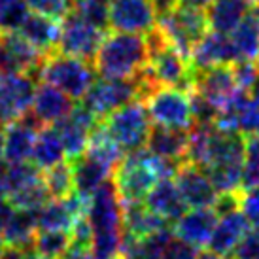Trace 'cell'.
I'll use <instances>...</instances> for the list:
<instances>
[{"mask_svg":"<svg viewBox=\"0 0 259 259\" xmlns=\"http://www.w3.org/2000/svg\"><path fill=\"white\" fill-rule=\"evenodd\" d=\"M178 2H180V6H186V8L206 10V8H208L212 2H216V0H178Z\"/></svg>","mask_w":259,"mask_h":259,"instance_id":"cell-46","label":"cell"},{"mask_svg":"<svg viewBox=\"0 0 259 259\" xmlns=\"http://www.w3.org/2000/svg\"><path fill=\"white\" fill-rule=\"evenodd\" d=\"M155 27L161 30L166 42L186 57L191 55L195 46L208 32L204 10H193V8H186L180 4L168 14L157 17Z\"/></svg>","mask_w":259,"mask_h":259,"instance_id":"cell-7","label":"cell"},{"mask_svg":"<svg viewBox=\"0 0 259 259\" xmlns=\"http://www.w3.org/2000/svg\"><path fill=\"white\" fill-rule=\"evenodd\" d=\"M246 138L244 166H242V189L259 187V137Z\"/></svg>","mask_w":259,"mask_h":259,"instance_id":"cell-37","label":"cell"},{"mask_svg":"<svg viewBox=\"0 0 259 259\" xmlns=\"http://www.w3.org/2000/svg\"><path fill=\"white\" fill-rule=\"evenodd\" d=\"M189 91L199 93L206 101L216 104L220 110L240 93L231 72V66H212V68H201V70L193 68V81Z\"/></svg>","mask_w":259,"mask_h":259,"instance_id":"cell-14","label":"cell"},{"mask_svg":"<svg viewBox=\"0 0 259 259\" xmlns=\"http://www.w3.org/2000/svg\"><path fill=\"white\" fill-rule=\"evenodd\" d=\"M44 178V172L38 168L34 163H14V165L6 166V172L0 178L4 187H6V193L12 195L15 191H21L25 187L32 186Z\"/></svg>","mask_w":259,"mask_h":259,"instance_id":"cell-32","label":"cell"},{"mask_svg":"<svg viewBox=\"0 0 259 259\" xmlns=\"http://www.w3.org/2000/svg\"><path fill=\"white\" fill-rule=\"evenodd\" d=\"M231 72H233V78L237 81L238 89L244 91V93H250L253 83L259 78V61L238 59L231 65Z\"/></svg>","mask_w":259,"mask_h":259,"instance_id":"cell-38","label":"cell"},{"mask_svg":"<svg viewBox=\"0 0 259 259\" xmlns=\"http://www.w3.org/2000/svg\"><path fill=\"white\" fill-rule=\"evenodd\" d=\"M63 159H65V146H63V140L59 137L57 129L53 125L42 127L36 135L30 161L44 172L51 166L63 163Z\"/></svg>","mask_w":259,"mask_h":259,"instance_id":"cell-29","label":"cell"},{"mask_svg":"<svg viewBox=\"0 0 259 259\" xmlns=\"http://www.w3.org/2000/svg\"><path fill=\"white\" fill-rule=\"evenodd\" d=\"M252 4L248 0H216L206 10V23L208 29L220 34H231L237 29L240 21L250 12Z\"/></svg>","mask_w":259,"mask_h":259,"instance_id":"cell-25","label":"cell"},{"mask_svg":"<svg viewBox=\"0 0 259 259\" xmlns=\"http://www.w3.org/2000/svg\"><path fill=\"white\" fill-rule=\"evenodd\" d=\"M12 210L10 202H8V193H6V187L0 180V237H2V225H4V220H6L8 212Z\"/></svg>","mask_w":259,"mask_h":259,"instance_id":"cell-44","label":"cell"},{"mask_svg":"<svg viewBox=\"0 0 259 259\" xmlns=\"http://www.w3.org/2000/svg\"><path fill=\"white\" fill-rule=\"evenodd\" d=\"M29 15L25 0H0V32H12L21 27Z\"/></svg>","mask_w":259,"mask_h":259,"instance_id":"cell-36","label":"cell"},{"mask_svg":"<svg viewBox=\"0 0 259 259\" xmlns=\"http://www.w3.org/2000/svg\"><path fill=\"white\" fill-rule=\"evenodd\" d=\"M72 165V174H74V191L89 201L91 195L101 187L102 182H106L112 178V170L106 165H102L101 161H97L95 157L83 153L79 159L70 161Z\"/></svg>","mask_w":259,"mask_h":259,"instance_id":"cell-24","label":"cell"},{"mask_svg":"<svg viewBox=\"0 0 259 259\" xmlns=\"http://www.w3.org/2000/svg\"><path fill=\"white\" fill-rule=\"evenodd\" d=\"M30 46H34L42 55H50L59 50V38H61V21L40 14H29L17 29Z\"/></svg>","mask_w":259,"mask_h":259,"instance_id":"cell-21","label":"cell"},{"mask_svg":"<svg viewBox=\"0 0 259 259\" xmlns=\"http://www.w3.org/2000/svg\"><path fill=\"white\" fill-rule=\"evenodd\" d=\"M146 150L151 151L166 161L174 163H186V151H187V131L186 129H166L153 125L148 137Z\"/></svg>","mask_w":259,"mask_h":259,"instance_id":"cell-23","label":"cell"},{"mask_svg":"<svg viewBox=\"0 0 259 259\" xmlns=\"http://www.w3.org/2000/svg\"><path fill=\"white\" fill-rule=\"evenodd\" d=\"M44 184L48 187L51 199L70 197L74 193V174L70 161H63V163L44 170Z\"/></svg>","mask_w":259,"mask_h":259,"instance_id":"cell-33","label":"cell"},{"mask_svg":"<svg viewBox=\"0 0 259 259\" xmlns=\"http://www.w3.org/2000/svg\"><path fill=\"white\" fill-rule=\"evenodd\" d=\"M197 257H199V248H195L189 242L174 237V235L166 242L163 255H161V259H197Z\"/></svg>","mask_w":259,"mask_h":259,"instance_id":"cell-42","label":"cell"},{"mask_svg":"<svg viewBox=\"0 0 259 259\" xmlns=\"http://www.w3.org/2000/svg\"><path fill=\"white\" fill-rule=\"evenodd\" d=\"M248 229H250V223L246 222V218L242 216L240 210H233L229 214L220 216L216 229L208 240L210 252L229 257L238 242L242 240V237L248 233Z\"/></svg>","mask_w":259,"mask_h":259,"instance_id":"cell-22","label":"cell"},{"mask_svg":"<svg viewBox=\"0 0 259 259\" xmlns=\"http://www.w3.org/2000/svg\"><path fill=\"white\" fill-rule=\"evenodd\" d=\"M172 229H163L159 233H153L150 237L137 238L133 235L123 233L121 250H119V257L121 259H161L163 250H165L166 242L172 238Z\"/></svg>","mask_w":259,"mask_h":259,"instance_id":"cell-28","label":"cell"},{"mask_svg":"<svg viewBox=\"0 0 259 259\" xmlns=\"http://www.w3.org/2000/svg\"><path fill=\"white\" fill-rule=\"evenodd\" d=\"M238 59H259V6H252L237 29L229 34Z\"/></svg>","mask_w":259,"mask_h":259,"instance_id":"cell-30","label":"cell"},{"mask_svg":"<svg viewBox=\"0 0 259 259\" xmlns=\"http://www.w3.org/2000/svg\"><path fill=\"white\" fill-rule=\"evenodd\" d=\"M104 36H106L104 30L89 25L87 21L79 19L78 15L70 12L61 21L59 51L91 63L95 55H97L99 48H101Z\"/></svg>","mask_w":259,"mask_h":259,"instance_id":"cell-11","label":"cell"},{"mask_svg":"<svg viewBox=\"0 0 259 259\" xmlns=\"http://www.w3.org/2000/svg\"><path fill=\"white\" fill-rule=\"evenodd\" d=\"M231 259H259V227L248 229L229 255Z\"/></svg>","mask_w":259,"mask_h":259,"instance_id":"cell-41","label":"cell"},{"mask_svg":"<svg viewBox=\"0 0 259 259\" xmlns=\"http://www.w3.org/2000/svg\"><path fill=\"white\" fill-rule=\"evenodd\" d=\"M97 121L99 119L95 117V114H91L79 102V104L74 106L72 112L66 115V117H63L61 121H57L53 125L57 129L61 140H63L65 155L68 161H76V159H79L85 153L91 131L95 129Z\"/></svg>","mask_w":259,"mask_h":259,"instance_id":"cell-13","label":"cell"},{"mask_svg":"<svg viewBox=\"0 0 259 259\" xmlns=\"http://www.w3.org/2000/svg\"><path fill=\"white\" fill-rule=\"evenodd\" d=\"M48 201H51V195L48 191V187L44 184V178L32 186L25 187L21 191H15V193L8 195V202L10 206L21 210H40Z\"/></svg>","mask_w":259,"mask_h":259,"instance_id":"cell-35","label":"cell"},{"mask_svg":"<svg viewBox=\"0 0 259 259\" xmlns=\"http://www.w3.org/2000/svg\"><path fill=\"white\" fill-rule=\"evenodd\" d=\"M74 106L76 104H74L72 99L63 93L61 89L50 85L46 81H40L36 85V93H34V101H32V106H30L32 108L30 114L46 127V125H55L63 117H66L72 112Z\"/></svg>","mask_w":259,"mask_h":259,"instance_id":"cell-20","label":"cell"},{"mask_svg":"<svg viewBox=\"0 0 259 259\" xmlns=\"http://www.w3.org/2000/svg\"><path fill=\"white\" fill-rule=\"evenodd\" d=\"M0 259H38L32 246L19 248V246H4L0 250Z\"/></svg>","mask_w":259,"mask_h":259,"instance_id":"cell-43","label":"cell"},{"mask_svg":"<svg viewBox=\"0 0 259 259\" xmlns=\"http://www.w3.org/2000/svg\"><path fill=\"white\" fill-rule=\"evenodd\" d=\"M220 216L214 208H191L174 223V237L189 242L195 248L208 246Z\"/></svg>","mask_w":259,"mask_h":259,"instance_id":"cell-18","label":"cell"},{"mask_svg":"<svg viewBox=\"0 0 259 259\" xmlns=\"http://www.w3.org/2000/svg\"><path fill=\"white\" fill-rule=\"evenodd\" d=\"M38 79L29 74L0 76V129L21 119L30 112Z\"/></svg>","mask_w":259,"mask_h":259,"instance_id":"cell-9","label":"cell"},{"mask_svg":"<svg viewBox=\"0 0 259 259\" xmlns=\"http://www.w3.org/2000/svg\"><path fill=\"white\" fill-rule=\"evenodd\" d=\"M42 127V123L30 112L23 115L21 119L14 121L12 125H8L4 131V159H6L8 165L30 161L36 135Z\"/></svg>","mask_w":259,"mask_h":259,"instance_id":"cell-16","label":"cell"},{"mask_svg":"<svg viewBox=\"0 0 259 259\" xmlns=\"http://www.w3.org/2000/svg\"><path fill=\"white\" fill-rule=\"evenodd\" d=\"M70 12L78 15L79 19L87 21L89 25L104 30V32L110 27V0H72Z\"/></svg>","mask_w":259,"mask_h":259,"instance_id":"cell-34","label":"cell"},{"mask_svg":"<svg viewBox=\"0 0 259 259\" xmlns=\"http://www.w3.org/2000/svg\"><path fill=\"white\" fill-rule=\"evenodd\" d=\"M146 44L150 50V61L146 68L153 81L157 85L180 87L189 91L193 81V66L189 57L174 50L157 27L146 34Z\"/></svg>","mask_w":259,"mask_h":259,"instance_id":"cell-4","label":"cell"},{"mask_svg":"<svg viewBox=\"0 0 259 259\" xmlns=\"http://www.w3.org/2000/svg\"><path fill=\"white\" fill-rule=\"evenodd\" d=\"M117 259H121V257H117Z\"/></svg>","mask_w":259,"mask_h":259,"instance_id":"cell-51","label":"cell"},{"mask_svg":"<svg viewBox=\"0 0 259 259\" xmlns=\"http://www.w3.org/2000/svg\"><path fill=\"white\" fill-rule=\"evenodd\" d=\"M6 159H4V129H0V178L6 172Z\"/></svg>","mask_w":259,"mask_h":259,"instance_id":"cell-47","label":"cell"},{"mask_svg":"<svg viewBox=\"0 0 259 259\" xmlns=\"http://www.w3.org/2000/svg\"><path fill=\"white\" fill-rule=\"evenodd\" d=\"M36 231V210H21L12 206L2 225V242L4 246L27 248L32 246Z\"/></svg>","mask_w":259,"mask_h":259,"instance_id":"cell-26","label":"cell"},{"mask_svg":"<svg viewBox=\"0 0 259 259\" xmlns=\"http://www.w3.org/2000/svg\"><path fill=\"white\" fill-rule=\"evenodd\" d=\"M114 142L125 153L144 150L151 131V119L142 101H135L99 119Z\"/></svg>","mask_w":259,"mask_h":259,"instance_id":"cell-6","label":"cell"},{"mask_svg":"<svg viewBox=\"0 0 259 259\" xmlns=\"http://www.w3.org/2000/svg\"><path fill=\"white\" fill-rule=\"evenodd\" d=\"M250 95H252L253 99H257V101H259V78H257V81L253 83V87H252V91H250Z\"/></svg>","mask_w":259,"mask_h":259,"instance_id":"cell-49","label":"cell"},{"mask_svg":"<svg viewBox=\"0 0 259 259\" xmlns=\"http://www.w3.org/2000/svg\"><path fill=\"white\" fill-rule=\"evenodd\" d=\"M174 182L180 189L187 208H214L220 193L201 166L191 165L187 161L182 163L174 174Z\"/></svg>","mask_w":259,"mask_h":259,"instance_id":"cell-15","label":"cell"},{"mask_svg":"<svg viewBox=\"0 0 259 259\" xmlns=\"http://www.w3.org/2000/svg\"><path fill=\"white\" fill-rule=\"evenodd\" d=\"M197 259H231V257H225V255H220V253H214L206 250V252H199V257Z\"/></svg>","mask_w":259,"mask_h":259,"instance_id":"cell-48","label":"cell"},{"mask_svg":"<svg viewBox=\"0 0 259 259\" xmlns=\"http://www.w3.org/2000/svg\"><path fill=\"white\" fill-rule=\"evenodd\" d=\"M146 110L153 125L166 129H189L193 125L189 93L180 87H157L146 99Z\"/></svg>","mask_w":259,"mask_h":259,"instance_id":"cell-8","label":"cell"},{"mask_svg":"<svg viewBox=\"0 0 259 259\" xmlns=\"http://www.w3.org/2000/svg\"><path fill=\"white\" fill-rule=\"evenodd\" d=\"M182 163L166 161L151 151L138 150L125 153L121 163L115 166L112 180L115 184L121 204L144 201L151 187L163 178H174Z\"/></svg>","mask_w":259,"mask_h":259,"instance_id":"cell-2","label":"cell"},{"mask_svg":"<svg viewBox=\"0 0 259 259\" xmlns=\"http://www.w3.org/2000/svg\"><path fill=\"white\" fill-rule=\"evenodd\" d=\"M46 55L30 46L17 32H0V76L6 74H29L40 79V68Z\"/></svg>","mask_w":259,"mask_h":259,"instance_id":"cell-10","label":"cell"},{"mask_svg":"<svg viewBox=\"0 0 259 259\" xmlns=\"http://www.w3.org/2000/svg\"><path fill=\"white\" fill-rule=\"evenodd\" d=\"M110 29L129 34H148L157 25L151 0H110Z\"/></svg>","mask_w":259,"mask_h":259,"instance_id":"cell-12","label":"cell"},{"mask_svg":"<svg viewBox=\"0 0 259 259\" xmlns=\"http://www.w3.org/2000/svg\"><path fill=\"white\" fill-rule=\"evenodd\" d=\"M170 223L153 214L144 202H127L123 204V233L137 238L150 237L153 233L168 229Z\"/></svg>","mask_w":259,"mask_h":259,"instance_id":"cell-27","label":"cell"},{"mask_svg":"<svg viewBox=\"0 0 259 259\" xmlns=\"http://www.w3.org/2000/svg\"><path fill=\"white\" fill-rule=\"evenodd\" d=\"M150 50L142 34L112 32L106 34L95 55V72L101 78H133L146 68Z\"/></svg>","mask_w":259,"mask_h":259,"instance_id":"cell-3","label":"cell"},{"mask_svg":"<svg viewBox=\"0 0 259 259\" xmlns=\"http://www.w3.org/2000/svg\"><path fill=\"white\" fill-rule=\"evenodd\" d=\"M70 248V233L66 231H36L32 250L38 259H61Z\"/></svg>","mask_w":259,"mask_h":259,"instance_id":"cell-31","label":"cell"},{"mask_svg":"<svg viewBox=\"0 0 259 259\" xmlns=\"http://www.w3.org/2000/svg\"><path fill=\"white\" fill-rule=\"evenodd\" d=\"M148 208L168 223H176L187 212V204L172 178H163L151 187L142 201Z\"/></svg>","mask_w":259,"mask_h":259,"instance_id":"cell-19","label":"cell"},{"mask_svg":"<svg viewBox=\"0 0 259 259\" xmlns=\"http://www.w3.org/2000/svg\"><path fill=\"white\" fill-rule=\"evenodd\" d=\"M40 79L61 89L72 101H81L95 81V66L83 59L66 55L57 50L46 55L40 68Z\"/></svg>","mask_w":259,"mask_h":259,"instance_id":"cell-5","label":"cell"},{"mask_svg":"<svg viewBox=\"0 0 259 259\" xmlns=\"http://www.w3.org/2000/svg\"><path fill=\"white\" fill-rule=\"evenodd\" d=\"M189 61L195 70L212 68V66H229L238 61V53L229 34H220L210 30L193 48Z\"/></svg>","mask_w":259,"mask_h":259,"instance_id":"cell-17","label":"cell"},{"mask_svg":"<svg viewBox=\"0 0 259 259\" xmlns=\"http://www.w3.org/2000/svg\"><path fill=\"white\" fill-rule=\"evenodd\" d=\"M238 210L242 212L250 227H259V187L242 189L238 195Z\"/></svg>","mask_w":259,"mask_h":259,"instance_id":"cell-40","label":"cell"},{"mask_svg":"<svg viewBox=\"0 0 259 259\" xmlns=\"http://www.w3.org/2000/svg\"><path fill=\"white\" fill-rule=\"evenodd\" d=\"M61 259H93V255H91V252H89L87 248H78V246L70 244L68 252Z\"/></svg>","mask_w":259,"mask_h":259,"instance_id":"cell-45","label":"cell"},{"mask_svg":"<svg viewBox=\"0 0 259 259\" xmlns=\"http://www.w3.org/2000/svg\"><path fill=\"white\" fill-rule=\"evenodd\" d=\"M85 218L91 225L93 259H117L123 240V204L112 178L91 195Z\"/></svg>","mask_w":259,"mask_h":259,"instance_id":"cell-1","label":"cell"},{"mask_svg":"<svg viewBox=\"0 0 259 259\" xmlns=\"http://www.w3.org/2000/svg\"><path fill=\"white\" fill-rule=\"evenodd\" d=\"M248 2H250L252 6H259V0H248Z\"/></svg>","mask_w":259,"mask_h":259,"instance_id":"cell-50","label":"cell"},{"mask_svg":"<svg viewBox=\"0 0 259 259\" xmlns=\"http://www.w3.org/2000/svg\"><path fill=\"white\" fill-rule=\"evenodd\" d=\"M25 4L34 14L51 17L55 21H63L70 14V2L68 0H25Z\"/></svg>","mask_w":259,"mask_h":259,"instance_id":"cell-39","label":"cell"}]
</instances>
